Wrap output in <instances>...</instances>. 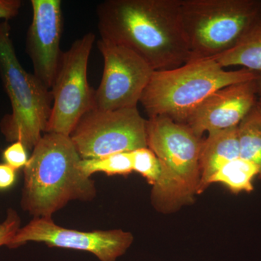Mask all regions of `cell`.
Returning <instances> with one entry per match:
<instances>
[{
	"instance_id": "obj_1",
	"label": "cell",
	"mask_w": 261,
	"mask_h": 261,
	"mask_svg": "<svg viewBox=\"0 0 261 261\" xmlns=\"http://www.w3.org/2000/svg\"><path fill=\"white\" fill-rule=\"evenodd\" d=\"M181 0H106L98 5L101 39L134 51L154 70L191 59L180 15Z\"/></svg>"
},
{
	"instance_id": "obj_2",
	"label": "cell",
	"mask_w": 261,
	"mask_h": 261,
	"mask_svg": "<svg viewBox=\"0 0 261 261\" xmlns=\"http://www.w3.org/2000/svg\"><path fill=\"white\" fill-rule=\"evenodd\" d=\"M80 154L70 137L46 133L23 168L20 204L34 218H51L71 201H92L95 184L80 168Z\"/></svg>"
},
{
	"instance_id": "obj_3",
	"label": "cell",
	"mask_w": 261,
	"mask_h": 261,
	"mask_svg": "<svg viewBox=\"0 0 261 261\" xmlns=\"http://www.w3.org/2000/svg\"><path fill=\"white\" fill-rule=\"evenodd\" d=\"M147 147L161 165L159 181L151 190V203L161 214H169L191 205L200 181V154L203 139L185 123L167 117L149 118Z\"/></svg>"
},
{
	"instance_id": "obj_4",
	"label": "cell",
	"mask_w": 261,
	"mask_h": 261,
	"mask_svg": "<svg viewBox=\"0 0 261 261\" xmlns=\"http://www.w3.org/2000/svg\"><path fill=\"white\" fill-rule=\"evenodd\" d=\"M257 76L244 68L226 70L214 58L193 60L172 69L154 71L140 102L149 118L165 116L185 123L216 91Z\"/></svg>"
},
{
	"instance_id": "obj_5",
	"label": "cell",
	"mask_w": 261,
	"mask_h": 261,
	"mask_svg": "<svg viewBox=\"0 0 261 261\" xmlns=\"http://www.w3.org/2000/svg\"><path fill=\"white\" fill-rule=\"evenodd\" d=\"M0 77L12 108L0 123L2 133L8 142L19 141L32 150L47 132L53 98L50 89L19 62L7 20L0 22Z\"/></svg>"
},
{
	"instance_id": "obj_6",
	"label": "cell",
	"mask_w": 261,
	"mask_h": 261,
	"mask_svg": "<svg viewBox=\"0 0 261 261\" xmlns=\"http://www.w3.org/2000/svg\"><path fill=\"white\" fill-rule=\"evenodd\" d=\"M180 15L190 61L214 58L233 49L260 20L261 1L181 0Z\"/></svg>"
},
{
	"instance_id": "obj_7",
	"label": "cell",
	"mask_w": 261,
	"mask_h": 261,
	"mask_svg": "<svg viewBox=\"0 0 261 261\" xmlns=\"http://www.w3.org/2000/svg\"><path fill=\"white\" fill-rule=\"evenodd\" d=\"M94 40L93 33H87L63 53L51 89L53 108L46 133L70 137L81 118L94 109L95 90L89 86L87 66Z\"/></svg>"
},
{
	"instance_id": "obj_8",
	"label": "cell",
	"mask_w": 261,
	"mask_h": 261,
	"mask_svg": "<svg viewBox=\"0 0 261 261\" xmlns=\"http://www.w3.org/2000/svg\"><path fill=\"white\" fill-rule=\"evenodd\" d=\"M147 125L137 108H94L81 118L70 138L81 159H94L147 147Z\"/></svg>"
},
{
	"instance_id": "obj_9",
	"label": "cell",
	"mask_w": 261,
	"mask_h": 261,
	"mask_svg": "<svg viewBox=\"0 0 261 261\" xmlns=\"http://www.w3.org/2000/svg\"><path fill=\"white\" fill-rule=\"evenodd\" d=\"M104 61L102 80L94 95V109L111 111L137 108L154 70L134 51L100 39Z\"/></svg>"
},
{
	"instance_id": "obj_10",
	"label": "cell",
	"mask_w": 261,
	"mask_h": 261,
	"mask_svg": "<svg viewBox=\"0 0 261 261\" xmlns=\"http://www.w3.org/2000/svg\"><path fill=\"white\" fill-rule=\"evenodd\" d=\"M134 240L132 233L122 229L78 231L62 227L53 218H34L20 227L9 248L34 242L50 247L90 252L99 261H117L126 253Z\"/></svg>"
},
{
	"instance_id": "obj_11",
	"label": "cell",
	"mask_w": 261,
	"mask_h": 261,
	"mask_svg": "<svg viewBox=\"0 0 261 261\" xmlns=\"http://www.w3.org/2000/svg\"><path fill=\"white\" fill-rule=\"evenodd\" d=\"M32 20L27 37V51L34 74L47 88L54 83L63 51L60 44L63 29L61 0H32Z\"/></svg>"
},
{
	"instance_id": "obj_12",
	"label": "cell",
	"mask_w": 261,
	"mask_h": 261,
	"mask_svg": "<svg viewBox=\"0 0 261 261\" xmlns=\"http://www.w3.org/2000/svg\"><path fill=\"white\" fill-rule=\"evenodd\" d=\"M256 80L255 78L216 91L192 113L185 124L201 138L206 132L238 126L256 106Z\"/></svg>"
},
{
	"instance_id": "obj_13",
	"label": "cell",
	"mask_w": 261,
	"mask_h": 261,
	"mask_svg": "<svg viewBox=\"0 0 261 261\" xmlns=\"http://www.w3.org/2000/svg\"><path fill=\"white\" fill-rule=\"evenodd\" d=\"M240 158L238 126L207 134L200 154V181L197 195L209 187L210 178L226 163Z\"/></svg>"
},
{
	"instance_id": "obj_14",
	"label": "cell",
	"mask_w": 261,
	"mask_h": 261,
	"mask_svg": "<svg viewBox=\"0 0 261 261\" xmlns=\"http://www.w3.org/2000/svg\"><path fill=\"white\" fill-rule=\"evenodd\" d=\"M223 68L240 66L261 73V18L254 24L233 49L214 58Z\"/></svg>"
},
{
	"instance_id": "obj_15",
	"label": "cell",
	"mask_w": 261,
	"mask_h": 261,
	"mask_svg": "<svg viewBox=\"0 0 261 261\" xmlns=\"http://www.w3.org/2000/svg\"><path fill=\"white\" fill-rule=\"evenodd\" d=\"M258 174V168L255 164L239 158L220 168L210 178L208 185L220 183L233 193H250L254 190V178Z\"/></svg>"
},
{
	"instance_id": "obj_16",
	"label": "cell",
	"mask_w": 261,
	"mask_h": 261,
	"mask_svg": "<svg viewBox=\"0 0 261 261\" xmlns=\"http://www.w3.org/2000/svg\"><path fill=\"white\" fill-rule=\"evenodd\" d=\"M240 158L258 168L261 180V113L257 106L252 108L238 126Z\"/></svg>"
},
{
	"instance_id": "obj_17",
	"label": "cell",
	"mask_w": 261,
	"mask_h": 261,
	"mask_svg": "<svg viewBox=\"0 0 261 261\" xmlns=\"http://www.w3.org/2000/svg\"><path fill=\"white\" fill-rule=\"evenodd\" d=\"M80 168L84 176L91 178L94 173L108 176H128L133 172L132 152H118L94 159H82Z\"/></svg>"
},
{
	"instance_id": "obj_18",
	"label": "cell",
	"mask_w": 261,
	"mask_h": 261,
	"mask_svg": "<svg viewBox=\"0 0 261 261\" xmlns=\"http://www.w3.org/2000/svg\"><path fill=\"white\" fill-rule=\"evenodd\" d=\"M133 172L139 173L145 178L149 185L154 186L161 175V165L159 158L148 147L132 151Z\"/></svg>"
},
{
	"instance_id": "obj_19",
	"label": "cell",
	"mask_w": 261,
	"mask_h": 261,
	"mask_svg": "<svg viewBox=\"0 0 261 261\" xmlns=\"http://www.w3.org/2000/svg\"><path fill=\"white\" fill-rule=\"evenodd\" d=\"M28 149L21 142H13L3 152V159L5 163L14 168L17 171L24 168L28 163Z\"/></svg>"
},
{
	"instance_id": "obj_20",
	"label": "cell",
	"mask_w": 261,
	"mask_h": 261,
	"mask_svg": "<svg viewBox=\"0 0 261 261\" xmlns=\"http://www.w3.org/2000/svg\"><path fill=\"white\" fill-rule=\"evenodd\" d=\"M20 216L13 209H8L6 219L0 224V247L6 245L9 247L12 240L20 228Z\"/></svg>"
},
{
	"instance_id": "obj_21",
	"label": "cell",
	"mask_w": 261,
	"mask_h": 261,
	"mask_svg": "<svg viewBox=\"0 0 261 261\" xmlns=\"http://www.w3.org/2000/svg\"><path fill=\"white\" fill-rule=\"evenodd\" d=\"M17 181V171L6 163H0V192L13 188Z\"/></svg>"
},
{
	"instance_id": "obj_22",
	"label": "cell",
	"mask_w": 261,
	"mask_h": 261,
	"mask_svg": "<svg viewBox=\"0 0 261 261\" xmlns=\"http://www.w3.org/2000/svg\"><path fill=\"white\" fill-rule=\"evenodd\" d=\"M22 3L20 0H0V20H10L18 15Z\"/></svg>"
},
{
	"instance_id": "obj_23",
	"label": "cell",
	"mask_w": 261,
	"mask_h": 261,
	"mask_svg": "<svg viewBox=\"0 0 261 261\" xmlns=\"http://www.w3.org/2000/svg\"><path fill=\"white\" fill-rule=\"evenodd\" d=\"M256 81L257 86L256 106L257 109L259 110V111H260L261 113V74H257Z\"/></svg>"
},
{
	"instance_id": "obj_24",
	"label": "cell",
	"mask_w": 261,
	"mask_h": 261,
	"mask_svg": "<svg viewBox=\"0 0 261 261\" xmlns=\"http://www.w3.org/2000/svg\"><path fill=\"white\" fill-rule=\"evenodd\" d=\"M260 74H261V73H260Z\"/></svg>"
}]
</instances>
